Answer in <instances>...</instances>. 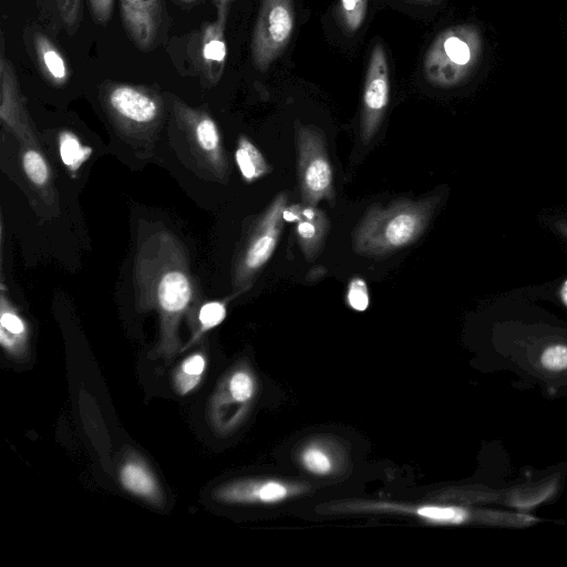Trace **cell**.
I'll return each instance as SVG.
<instances>
[{
	"label": "cell",
	"instance_id": "1",
	"mask_svg": "<svg viewBox=\"0 0 567 567\" xmlns=\"http://www.w3.org/2000/svg\"><path fill=\"white\" fill-rule=\"evenodd\" d=\"M134 290L141 309H155L164 333H174L195 296L184 244L163 226L138 231L134 259Z\"/></svg>",
	"mask_w": 567,
	"mask_h": 567
},
{
	"label": "cell",
	"instance_id": "2",
	"mask_svg": "<svg viewBox=\"0 0 567 567\" xmlns=\"http://www.w3.org/2000/svg\"><path fill=\"white\" fill-rule=\"evenodd\" d=\"M440 196L400 199L370 207L352 233V248L365 257L393 254L416 241L429 226Z\"/></svg>",
	"mask_w": 567,
	"mask_h": 567
},
{
	"label": "cell",
	"instance_id": "3",
	"mask_svg": "<svg viewBox=\"0 0 567 567\" xmlns=\"http://www.w3.org/2000/svg\"><path fill=\"white\" fill-rule=\"evenodd\" d=\"M482 48V35L475 25L457 24L444 29L424 55L426 81L440 87L460 85L477 66Z\"/></svg>",
	"mask_w": 567,
	"mask_h": 567
},
{
	"label": "cell",
	"instance_id": "4",
	"mask_svg": "<svg viewBox=\"0 0 567 567\" xmlns=\"http://www.w3.org/2000/svg\"><path fill=\"white\" fill-rule=\"evenodd\" d=\"M288 200L285 192L278 194L251 225L233 266L235 291L248 289L274 255L286 221L284 213Z\"/></svg>",
	"mask_w": 567,
	"mask_h": 567
},
{
	"label": "cell",
	"instance_id": "5",
	"mask_svg": "<svg viewBox=\"0 0 567 567\" xmlns=\"http://www.w3.org/2000/svg\"><path fill=\"white\" fill-rule=\"evenodd\" d=\"M102 103L115 126L128 137L148 138L159 127L164 103L152 89L127 83H109Z\"/></svg>",
	"mask_w": 567,
	"mask_h": 567
},
{
	"label": "cell",
	"instance_id": "6",
	"mask_svg": "<svg viewBox=\"0 0 567 567\" xmlns=\"http://www.w3.org/2000/svg\"><path fill=\"white\" fill-rule=\"evenodd\" d=\"M297 176L301 202L316 206L321 200L334 205L333 169L323 133L316 126L295 123Z\"/></svg>",
	"mask_w": 567,
	"mask_h": 567
},
{
	"label": "cell",
	"instance_id": "7",
	"mask_svg": "<svg viewBox=\"0 0 567 567\" xmlns=\"http://www.w3.org/2000/svg\"><path fill=\"white\" fill-rule=\"evenodd\" d=\"M173 112L196 164L216 178L225 179L228 163L215 120L206 111L193 109L178 100L173 103Z\"/></svg>",
	"mask_w": 567,
	"mask_h": 567
},
{
	"label": "cell",
	"instance_id": "8",
	"mask_svg": "<svg viewBox=\"0 0 567 567\" xmlns=\"http://www.w3.org/2000/svg\"><path fill=\"white\" fill-rule=\"evenodd\" d=\"M293 27V0H261L251 39V56L258 70L266 71L280 55Z\"/></svg>",
	"mask_w": 567,
	"mask_h": 567
},
{
	"label": "cell",
	"instance_id": "9",
	"mask_svg": "<svg viewBox=\"0 0 567 567\" xmlns=\"http://www.w3.org/2000/svg\"><path fill=\"white\" fill-rule=\"evenodd\" d=\"M390 97V78L388 60L383 47L374 44L367 70L360 134L363 144L368 145L379 131Z\"/></svg>",
	"mask_w": 567,
	"mask_h": 567
},
{
	"label": "cell",
	"instance_id": "10",
	"mask_svg": "<svg viewBox=\"0 0 567 567\" xmlns=\"http://www.w3.org/2000/svg\"><path fill=\"white\" fill-rule=\"evenodd\" d=\"M0 120L2 125L22 144L37 142L19 81L10 60L4 54L1 38L0 52Z\"/></svg>",
	"mask_w": 567,
	"mask_h": 567
},
{
	"label": "cell",
	"instance_id": "11",
	"mask_svg": "<svg viewBox=\"0 0 567 567\" xmlns=\"http://www.w3.org/2000/svg\"><path fill=\"white\" fill-rule=\"evenodd\" d=\"M234 0H214L216 18L203 29L199 41L202 66L207 80L216 84L224 72L226 63L225 30Z\"/></svg>",
	"mask_w": 567,
	"mask_h": 567
},
{
	"label": "cell",
	"instance_id": "12",
	"mask_svg": "<svg viewBox=\"0 0 567 567\" xmlns=\"http://www.w3.org/2000/svg\"><path fill=\"white\" fill-rule=\"evenodd\" d=\"M286 221L295 223V231L299 247L308 260L320 255L329 231L327 215L316 206L292 205L284 213Z\"/></svg>",
	"mask_w": 567,
	"mask_h": 567
},
{
	"label": "cell",
	"instance_id": "13",
	"mask_svg": "<svg viewBox=\"0 0 567 567\" xmlns=\"http://www.w3.org/2000/svg\"><path fill=\"white\" fill-rule=\"evenodd\" d=\"M124 28L141 49H148L155 41L161 21V0H120Z\"/></svg>",
	"mask_w": 567,
	"mask_h": 567
},
{
	"label": "cell",
	"instance_id": "14",
	"mask_svg": "<svg viewBox=\"0 0 567 567\" xmlns=\"http://www.w3.org/2000/svg\"><path fill=\"white\" fill-rule=\"evenodd\" d=\"M295 493L296 488L287 483L265 480L229 484L219 488L215 497L220 502L231 504H272L284 501Z\"/></svg>",
	"mask_w": 567,
	"mask_h": 567
},
{
	"label": "cell",
	"instance_id": "15",
	"mask_svg": "<svg viewBox=\"0 0 567 567\" xmlns=\"http://www.w3.org/2000/svg\"><path fill=\"white\" fill-rule=\"evenodd\" d=\"M21 163L29 182L45 200L51 202L52 173L38 141L21 144Z\"/></svg>",
	"mask_w": 567,
	"mask_h": 567
},
{
	"label": "cell",
	"instance_id": "16",
	"mask_svg": "<svg viewBox=\"0 0 567 567\" xmlns=\"http://www.w3.org/2000/svg\"><path fill=\"white\" fill-rule=\"evenodd\" d=\"M33 45L44 78L58 86L65 84L70 79V69L55 44L45 34L37 32Z\"/></svg>",
	"mask_w": 567,
	"mask_h": 567
},
{
	"label": "cell",
	"instance_id": "17",
	"mask_svg": "<svg viewBox=\"0 0 567 567\" xmlns=\"http://www.w3.org/2000/svg\"><path fill=\"white\" fill-rule=\"evenodd\" d=\"M235 161L246 183H252L266 176L271 171L262 153L244 135L237 141Z\"/></svg>",
	"mask_w": 567,
	"mask_h": 567
},
{
	"label": "cell",
	"instance_id": "18",
	"mask_svg": "<svg viewBox=\"0 0 567 567\" xmlns=\"http://www.w3.org/2000/svg\"><path fill=\"white\" fill-rule=\"evenodd\" d=\"M121 483L132 494L151 502L158 499V486L152 473L140 462L125 463L120 473Z\"/></svg>",
	"mask_w": 567,
	"mask_h": 567
},
{
	"label": "cell",
	"instance_id": "19",
	"mask_svg": "<svg viewBox=\"0 0 567 567\" xmlns=\"http://www.w3.org/2000/svg\"><path fill=\"white\" fill-rule=\"evenodd\" d=\"M1 315H0V339L1 344L8 351H14L27 336V326L24 320L11 307L6 296L1 295Z\"/></svg>",
	"mask_w": 567,
	"mask_h": 567
},
{
	"label": "cell",
	"instance_id": "20",
	"mask_svg": "<svg viewBox=\"0 0 567 567\" xmlns=\"http://www.w3.org/2000/svg\"><path fill=\"white\" fill-rule=\"evenodd\" d=\"M60 157L71 174H75L90 158L92 150L83 145L71 131H62L58 137Z\"/></svg>",
	"mask_w": 567,
	"mask_h": 567
},
{
	"label": "cell",
	"instance_id": "21",
	"mask_svg": "<svg viewBox=\"0 0 567 567\" xmlns=\"http://www.w3.org/2000/svg\"><path fill=\"white\" fill-rule=\"evenodd\" d=\"M300 462L308 472L316 475H327L333 468V458L318 444L305 447L300 454Z\"/></svg>",
	"mask_w": 567,
	"mask_h": 567
},
{
	"label": "cell",
	"instance_id": "22",
	"mask_svg": "<svg viewBox=\"0 0 567 567\" xmlns=\"http://www.w3.org/2000/svg\"><path fill=\"white\" fill-rule=\"evenodd\" d=\"M205 367L206 361L202 354H193L183 362L176 379L177 389L182 394L187 393L197 385Z\"/></svg>",
	"mask_w": 567,
	"mask_h": 567
},
{
	"label": "cell",
	"instance_id": "23",
	"mask_svg": "<svg viewBox=\"0 0 567 567\" xmlns=\"http://www.w3.org/2000/svg\"><path fill=\"white\" fill-rule=\"evenodd\" d=\"M416 514L437 524H462L468 517L467 511L456 506H421L416 509Z\"/></svg>",
	"mask_w": 567,
	"mask_h": 567
},
{
	"label": "cell",
	"instance_id": "24",
	"mask_svg": "<svg viewBox=\"0 0 567 567\" xmlns=\"http://www.w3.org/2000/svg\"><path fill=\"white\" fill-rule=\"evenodd\" d=\"M226 303L224 301H207L198 310L199 333L220 324L226 317Z\"/></svg>",
	"mask_w": 567,
	"mask_h": 567
},
{
	"label": "cell",
	"instance_id": "25",
	"mask_svg": "<svg viewBox=\"0 0 567 567\" xmlns=\"http://www.w3.org/2000/svg\"><path fill=\"white\" fill-rule=\"evenodd\" d=\"M343 22L349 31H357L367 12L368 0H340Z\"/></svg>",
	"mask_w": 567,
	"mask_h": 567
},
{
	"label": "cell",
	"instance_id": "26",
	"mask_svg": "<svg viewBox=\"0 0 567 567\" xmlns=\"http://www.w3.org/2000/svg\"><path fill=\"white\" fill-rule=\"evenodd\" d=\"M347 303L355 311H364L369 307L370 297L368 285L361 277H353L347 288Z\"/></svg>",
	"mask_w": 567,
	"mask_h": 567
},
{
	"label": "cell",
	"instance_id": "27",
	"mask_svg": "<svg viewBox=\"0 0 567 567\" xmlns=\"http://www.w3.org/2000/svg\"><path fill=\"white\" fill-rule=\"evenodd\" d=\"M540 363L549 371L567 370V344L555 343L545 348L540 355Z\"/></svg>",
	"mask_w": 567,
	"mask_h": 567
},
{
	"label": "cell",
	"instance_id": "28",
	"mask_svg": "<svg viewBox=\"0 0 567 567\" xmlns=\"http://www.w3.org/2000/svg\"><path fill=\"white\" fill-rule=\"evenodd\" d=\"M229 392L236 401L250 400L255 392V382L251 375L244 371L234 373L229 380Z\"/></svg>",
	"mask_w": 567,
	"mask_h": 567
},
{
	"label": "cell",
	"instance_id": "29",
	"mask_svg": "<svg viewBox=\"0 0 567 567\" xmlns=\"http://www.w3.org/2000/svg\"><path fill=\"white\" fill-rule=\"evenodd\" d=\"M56 6L65 25L74 28L81 17V0H56Z\"/></svg>",
	"mask_w": 567,
	"mask_h": 567
},
{
	"label": "cell",
	"instance_id": "30",
	"mask_svg": "<svg viewBox=\"0 0 567 567\" xmlns=\"http://www.w3.org/2000/svg\"><path fill=\"white\" fill-rule=\"evenodd\" d=\"M91 13L96 23L109 22L113 12L114 0H89Z\"/></svg>",
	"mask_w": 567,
	"mask_h": 567
},
{
	"label": "cell",
	"instance_id": "31",
	"mask_svg": "<svg viewBox=\"0 0 567 567\" xmlns=\"http://www.w3.org/2000/svg\"><path fill=\"white\" fill-rule=\"evenodd\" d=\"M559 301L567 308V278L559 285L557 289Z\"/></svg>",
	"mask_w": 567,
	"mask_h": 567
},
{
	"label": "cell",
	"instance_id": "32",
	"mask_svg": "<svg viewBox=\"0 0 567 567\" xmlns=\"http://www.w3.org/2000/svg\"><path fill=\"white\" fill-rule=\"evenodd\" d=\"M557 230L567 238V219H560L555 223Z\"/></svg>",
	"mask_w": 567,
	"mask_h": 567
},
{
	"label": "cell",
	"instance_id": "33",
	"mask_svg": "<svg viewBox=\"0 0 567 567\" xmlns=\"http://www.w3.org/2000/svg\"><path fill=\"white\" fill-rule=\"evenodd\" d=\"M318 272H327V270L321 266L312 268L308 275V278L312 280L321 278L320 276H318Z\"/></svg>",
	"mask_w": 567,
	"mask_h": 567
},
{
	"label": "cell",
	"instance_id": "34",
	"mask_svg": "<svg viewBox=\"0 0 567 567\" xmlns=\"http://www.w3.org/2000/svg\"><path fill=\"white\" fill-rule=\"evenodd\" d=\"M179 1L189 2V1H194V0H179Z\"/></svg>",
	"mask_w": 567,
	"mask_h": 567
},
{
	"label": "cell",
	"instance_id": "35",
	"mask_svg": "<svg viewBox=\"0 0 567 567\" xmlns=\"http://www.w3.org/2000/svg\"><path fill=\"white\" fill-rule=\"evenodd\" d=\"M425 1L434 2V1H437V0H425Z\"/></svg>",
	"mask_w": 567,
	"mask_h": 567
}]
</instances>
